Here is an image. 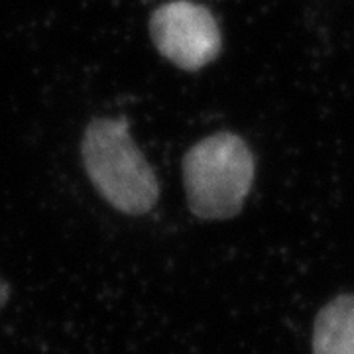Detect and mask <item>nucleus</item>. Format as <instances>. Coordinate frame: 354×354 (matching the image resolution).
<instances>
[{
  "instance_id": "nucleus-1",
  "label": "nucleus",
  "mask_w": 354,
  "mask_h": 354,
  "mask_svg": "<svg viewBox=\"0 0 354 354\" xmlns=\"http://www.w3.org/2000/svg\"><path fill=\"white\" fill-rule=\"evenodd\" d=\"M81 160L95 189L116 211L142 216L160 199V181L132 138L127 118L91 120L81 138Z\"/></svg>"
},
{
  "instance_id": "nucleus-2",
  "label": "nucleus",
  "mask_w": 354,
  "mask_h": 354,
  "mask_svg": "<svg viewBox=\"0 0 354 354\" xmlns=\"http://www.w3.org/2000/svg\"><path fill=\"white\" fill-rule=\"evenodd\" d=\"M181 167L193 215L223 221L241 213L254 183V156L241 136L216 132L203 138L185 153Z\"/></svg>"
},
{
  "instance_id": "nucleus-3",
  "label": "nucleus",
  "mask_w": 354,
  "mask_h": 354,
  "mask_svg": "<svg viewBox=\"0 0 354 354\" xmlns=\"http://www.w3.org/2000/svg\"><path fill=\"white\" fill-rule=\"evenodd\" d=\"M148 28L160 55L179 69L197 71L221 53V28L213 12L197 2H165L153 10Z\"/></svg>"
},
{
  "instance_id": "nucleus-4",
  "label": "nucleus",
  "mask_w": 354,
  "mask_h": 354,
  "mask_svg": "<svg viewBox=\"0 0 354 354\" xmlns=\"http://www.w3.org/2000/svg\"><path fill=\"white\" fill-rule=\"evenodd\" d=\"M313 354H354V295H339L319 311Z\"/></svg>"
},
{
  "instance_id": "nucleus-5",
  "label": "nucleus",
  "mask_w": 354,
  "mask_h": 354,
  "mask_svg": "<svg viewBox=\"0 0 354 354\" xmlns=\"http://www.w3.org/2000/svg\"><path fill=\"white\" fill-rule=\"evenodd\" d=\"M8 295H10V286H8L4 279H0V309L6 305V301H8Z\"/></svg>"
}]
</instances>
